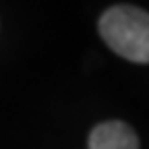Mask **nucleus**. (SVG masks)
<instances>
[{
	"label": "nucleus",
	"mask_w": 149,
	"mask_h": 149,
	"mask_svg": "<svg viewBox=\"0 0 149 149\" xmlns=\"http://www.w3.org/2000/svg\"><path fill=\"white\" fill-rule=\"evenodd\" d=\"M104 42L130 62H149V13L137 6H114L100 19Z\"/></svg>",
	"instance_id": "nucleus-1"
},
{
	"label": "nucleus",
	"mask_w": 149,
	"mask_h": 149,
	"mask_svg": "<svg viewBox=\"0 0 149 149\" xmlns=\"http://www.w3.org/2000/svg\"><path fill=\"white\" fill-rule=\"evenodd\" d=\"M89 149H139V139L124 122H102L91 130Z\"/></svg>",
	"instance_id": "nucleus-2"
}]
</instances>
